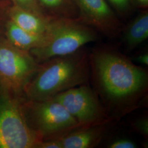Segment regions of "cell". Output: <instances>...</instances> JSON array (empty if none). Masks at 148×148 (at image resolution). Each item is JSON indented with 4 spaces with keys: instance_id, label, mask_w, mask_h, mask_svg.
<instances>
[{
    "instance_id": "obj_1",
    "label": "cell",
    "mask_w": 148,
    "mask_h": 148,
    "mask_svg": "<svg viewBox=\"0 0 148 148\" xmlns=\"http://www.w3.org/2000/svg\"><path fill=\"white\" fill-rule=\"evenodd\" d=\"M90 68L108 113L120 115L136 108L148 88L147 71L115 51L100 49L90 57Z\"/></svg>"
},
{
    "instance_id": "obj_2",
    "label": "cell",
    "mask_w": 148,
    "mask_h": 148,
    "mask_svg": "<svg viewBox=\"0 0 148 148\" xmlns=\"http://www.w3.org/2000/svg\"><path fill=\"white\" fill-rule=\"evenodd\" d=\"M89 56L79 49L69 55L57 57L40 64L25 86L23 97L30 101H46L90 79Z\"/></svg>"
},
{
    "instance_id": "obj_3",
    "label": "cell",
    "mask_w": 148,
    "mask_h": 148,
    "mask_svg": "<svg viewBox=\"0 0 148 148\" xmlns=\"http://www.w3.org/2000/svg\"><path fill=\"white\" fill-rule=\"evenodd\" d=\"M42 44L29 52L38 63L79 51L87 43L95 41L94 30L79 19L54 17L49 21Z\"/></svg>"
},
{
    "instance_id": "obj_4",
    "label": "cell",
    "mask_w": 148,
    "mask_h": 148,
    "mask_svg": "<svg viewBox=\"0 0 148 148\" xmlns=\"http://www.w3.org/2000/svg\"><path fill=\"white\" fill-rule=\"evenodd\" d=\"M21 107L27 125L41 141L57 139L81 127L63 106L53 99L36 101L23 98Z\"/></svg>"
},
{
    "instance_id": "obj_5",
    "label": "cell",
    "mask_w": 148,
    "mask_h": 148,
    "mask_svg": "<svg viewBox=\"0 0 148 148\" xmlns=\"http://www.w3.org/2000/svg\"><path fill=\"white\" fill-rule=\"evenodd\" d=\"M39 65L29 51L16 47L7 39H0V95L24 98V87Z\"/></svg>"
},
{
    "instance_id": "obj_6",
    "label": "cell",
    "mask_w": 148,
    "mask_h": 148,
    "mask_svg": "<svg viewBox=\"0 0 148 148\" xmlns=\"http://www.w3.org/2000/svg\"><path fill=\"white\" fill-rule=\"evenodd\" d=\"M23 98L0 95V148H35L41 141L27 124Z\"/></svg>"
},
{
    "instance_id": "obj_7",
    "label": "cell",
    "mask_w": 148,
    "mask_h": 148,
    "mask_svg": "<svg viewBox=\"0 0 148 148\" xmlns=\"http://www.w3.org/2000/svg\"><path fill=\"white\" fill-rule=\"evenodd\" d=\"M80 126L107 123L110 117L98 96L88 84L70 88L54 96Z\"/></svg>"
},
{
    "instance_id": "obj_8",
    "label": "cell",
    "mask_w": 148,
    "mask_h": 148,
    "mask_svg": "<svg viewBox=\"0 0 148 148\" xmlns=\"http://www.w3.org/2000/svg\"><path fill=\"white\" fill-rule=\"evenodd\" d=\"M79 19L106 35L112 36L119 30V23L106 0H74Z\"/></svg>"
},
{
    "instance_id": "obj_9",
    "label": "cell",
    "mask_w": 148,
    "mask_h": 148,
    "mask_svg": "<svg viewBox=\"0 0 148 148\" xmlns=\"http://www.w3.org/2000/svg\"><path fill=\"white\" fill-rule=\"evenodd\" d=\"M107 123L81 126L57 138L62 148H92L105 136Z\"/></svg>"
},
{
    "instance_id": "obj_10",
    "label": "cell",
    "mask_w": 148,
    "mask_h": 148,
    "mask_svg": "<svg viewBox=\"0 0 148 148\" xmlns=\"http://www.w3.org/2000/svg\"><path fill=\"white\" fill-rule=\"evenodd\" d=\"M10 20L23 30L36 35H44L51 18L14 5L9 11Z\"/></svg>"
},
{
    "instance_id": "obj_11",
    "label": "cell",
    "mask_w": 148,
    "mask_h": 148,
    "mask_svg": "<svg viewBox=\"0 0 148 148\" xmlns=\"http://www.w3.org/2000/svg\"><path fill=\"white\" fill-rule=\"evenodd\" d=\"M5 33L7 40L11 44L27 51L40 46L45 40V34L36 35L27 32L11 20L6 23Z\"/></svg>"
},
{
    "instance_id": "obj_12",
    "label": "cell",
    "mask_w": 148,
    "mask_h": 148,
    "mask_svg": "<svg viewBox=\"0 0 148 148\" xmlns=\"http://www.w3.org/2000/svg\"><path fill=\"white\" fill-rule=\"evenodd\" d=\"M148 37V13L144 12L133 21L126 29L123 41L128 50H132Z\"/></svg>"
},
{
    "instance_id": "obj_13",
    "label": "cell",
    "mask_w": 148,
    "mask_h": 148,
    "mask_svg": "<svg viewBox=\"0 0 148 148\" xmlns=\"http://www.w3.org/2000/svg\"><path fill=\"white\" fill-rule=\"evenodd\" d=\"M41 6L52 11L56 17L76 18L79 16L74 0H38Z\"/></svg>"
},
{
    "instance_id": "obj_14",
    "label": "cell",
    "mask_w": 148,
    "mask_h": 148,
    "mask_svg": "<svg viewBox=\"0 0 148 148\" xmlns=\"http://www.w3.org/2000/svg\"><path fill=\"white\" fill-rule=\"evenodd\" d=\"M14 5L20 7L22 8L31 11L37 14L46 16L41 9L38 0H12Z\"/></svg>"
},
{
    "instance_id": "obj_15",
    "label": "cell",
    "mask_w": 148,
    "mask_h": 148,
    "mask_svg": "<svg viewBox=\"0 0 148 148\" xmlns=\"http://www.w3.org/2000/svg\"><path fill=\"white\" fill-rule=\"evenodd\" d=\"M114 8L120 13H127L131 10L132 0H108Z\"/></svg>"
},
{
    "instance_id": "obj_16",
    "label": "cell",
    "mask_w": 148,
    "mask_h": 148,
    "mask_svg": "<svg viewBox=\"0 0 148 148\" xmlns=\"http://www.w3.org/2000/svg\"><path fill=\"white\" fill-rule=\"evenodd\" d=\"M109 148H136L138 146L132 140L127 138L117 139L108 145Z\"/></svg>"
},
{
    "instance_id": "obj_17",
    "label": "cell",
    "mask_w": 148,
    "mask_h": 148,
    "mask_svg": "<svg viewBox=\"0 0 148 148\" xmlns=\"http://www.w3.org/2000/svg\"><path fill=\"white\" fill-rule=\"evenodd\" d=\"M133 128L145 138L148 137V120L146 117L138 119L133 124Z\"/></svg>"
},
{
    "instance_id": "obj_18",
    "label": "cell",
    "mask_w": 148,
    "mask_h": 148,
    "mask_svg": "<svg viewBox=\"0 0 148 148\" xmlns=\"http://www.w3.org/2000/svg\"><path fill=\"white\" fill-rule=\"evenodd\" d=\"M35 148H62V147L58 139H53L40 142Z\"/></svg>"
},
{
    "instance_id": "obj_19",
    "label": "cell",
    "mask_w": 148,
    "mask_h": 148,
    "mask_svg": "<svg viewBox=\"0 0 148 148\" xmlns=\"http://www.w3.org/2000/svg\"><path fill=\"white\" fill-rule=\"evenodd\" d=\"M134 60L139 63L142 64L144 65H148V54L147 53H143L137 56Z\"/></svg>"
},
{
    "instance_id": "obj_20",
    "label": "cell",
    "mask_w": 148,
    "mask_h": 148,
    "mask_svg": "<svg viewBox=\"0 0 148 148\" xmlns=\"http://www.w3.org/2000/svg\"><path fill=\"white\" fill-rule=\"evenodd\" d=\"M132 2L138 7L147 8L148 6V0H132Z\"/></svg>"
},
{
    "instance_id": "obj_21",
    "label": "cell",
    "mask_w": 148,
    "mask_h": 148,
    "mask_svg": "<svg viewBox=\"0 0 148 148\" xmlns=\"http://www.w3.org/2000/svg\"><path fill=\"white\" fill-rule=\"evenodd\" d=\"M1 30H0V34H1Z\"/></svg>"
}]
</instances>
